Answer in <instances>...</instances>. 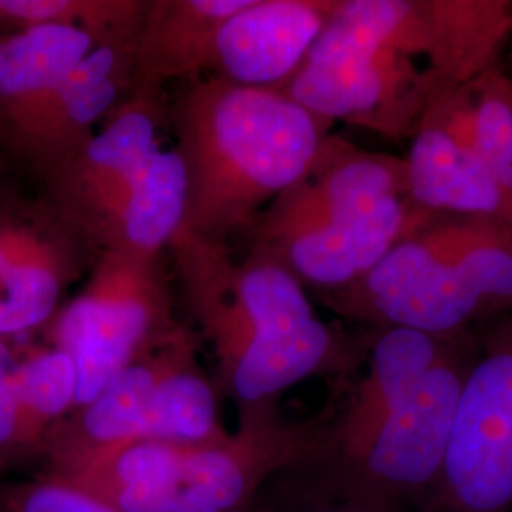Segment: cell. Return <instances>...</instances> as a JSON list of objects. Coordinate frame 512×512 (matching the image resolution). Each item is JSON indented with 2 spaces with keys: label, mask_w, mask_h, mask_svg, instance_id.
Listing matches in <instances>:
<instances>
[{
  "label": "cell",
  "mask_w": 512,
  "mask_h": 512,
  "mask_svg": "<svg viewBox=\"0 0 512 512\" xmlns=\"http://www.w3.org/2000/svg\"><path fill=\"white\" fill-rule=\"evenodd\" d=\"M169 112L186 169L181 232L215 245L247 236L310 173L329 139V120L287 95L217 76L184 84Z\"/></svg>",
  "instance_id": "6da1fadb"
},
{
  "label": "cell",
  "mask_w": 512,
  "mask_h": 512,
  "mask_svg": "<svg viewBox=\"0 0 512 512\" xmlns=\"http://www.w3.org/2000/svg\"><path fill=\"white\" fill-rule=\"evenodd\" d=\"M192 317L211 342L239 412L272 406L289 387L342 361L336 334L304 285L268 256L236 262L228 245L179 232L169 245Z\"/></svg>",
  "instance_id": "7a4b0ae2"
},
{
  "label": "cell",
  "mask_w": 512,
  "mask_h": 512,
  "mask_svg": "<svg viewBox=\"0 0 512 512\" xmlns=\"http://www.w3.org/2000/svg\"><path fill=\"white\" fill-rule=\"evenodd\" d=\"M171 131L164 90L137 88L40 190L101 253L162 256L186 215L183 156L164 145Z\"/></svg>",
  "instance_id": "3957f363"
},
{
  "label": "cell",
  "mask_w": 512,
  "mask_h": 512,
  "mask_svg": "<svg viewBox=\"0 0 512 512\" xmlns=\"http://www.w3.org/2000/svg\"><path fill=\"white\" fill-rule=\"evenodd\" d=\"M437 219L399 241L355 283L323 293L325 302L355 321L433 336H452L484 311L499 308V224Z\"/></svg>",
  "instance_id": "277c9868"
},
{
  "label": "cell",
  "mask_w": 512,
  "mask_h": 512,
  "mask_svg": "<svg viewBox=\"0 0 512 512\" xmlns=\"http://www.w3.org/2000/svg\"><path fill=\"white\" fill-rule=\"evenodd\" d=\"M183 327L173 313L162 256L101 253L84 289L48 325L50 346L71 355L76 365L74 410Z\"/></svg>",
  "instance_id": "5b68a950"
},
{
  "label": "cell",
  "mask_w": 512,
  "mask_h": 512,
  "mask_svg": "<svg viewBox=\"0 0 512 512\" xmlns=\"http://www.w3.org/2000/svg\"><path fill=\"white\" fill-rule=\"evenodd\" d=\"M511 27L501 0H340L315 42L397 50L454 92L495 67Z\"/></svg>",
  "instance_id": "8992f818"
},
{
  "label": "cell",
  "mask_w": 512,
  "mask_h": 512,
  "mask_svg": "<svg viewBox=\"0 0 512 512\" xmlns=\"http://www.w3.org/2000/svg\"><path fill=\"white\" fill-rule=\"evenodd\" d=\"M465 370L450 355L384 420L327 450L344 495L384 512L395 501L439 492Z\"/></svg>",
  "instance_id": "52a82bcc"
},
{
  "label": "cell",
  "mask_w": 512,
  "mask_h": 512,
  "mask_svg": "<svg viewBox=\"0 0 512 512\" xmlns=\"http://www.w3.org/2000/svg\"><path fill=\"white\" fill-rule=\"evenodd\" d=\"M101 251L42 190L0 192V340L48 327Z\"/></svg>",
  "instance_id": "ba28073f"
},
{
  "label": "cell",
  "mask_w": 512,
  "mask_h": 512,
  "mask_svg": "<svg viewBox=\"0 0 512 512\" xmlns=\"http://www.w3.org/2000/svg\"><path fill=\"white\" fill-rule=\"evenodd\" d=\"M437 495L450 512L512 507V317L465 370Z\"/></svg>",
  "instance_id": "9c48e42d"
},
{
  "label": "cell",
  "mask_w": 512,
  "mask_h": 512,
  "mask_svg": "<svg viewBox=\"0 0 512 512\" xmlns=\"http://www.w3.org/2000/svg\"><path fill=\"white\" fill-rule=\"evenodd\" d=\"M277 92L330 124L340 120L393 139L414 135L442 97L412 61L393 50L317 44Z\"/></svg>",
  "instance_id": "30bf717a"
},
{
  "label": "cell",
  "mask_w": 512,
  "mask_h": 512,
  "mask_svg": "<svg viewBox=\"0 0 512 512\" xmlns=\"http://www.w3.org/2000/svg\"><path fill=\"white\" fill-rule=\"evenodd\" d=\"M315 425L285 423L275 404L239 412V427L186 450L183 492L175 512H249L266 482L319 456Z\"/></svg>",
  "instance_id": "8fae6325"
},
{
  "label": "cell",
  "mask_w": 512,
  "mask_h": 512,
  "mask_svg": "<svg viewBox=\"0 0 512 512\" xmlns=\"http://www.w3.org/2000/svg\"><path fill=\"white\" fill-rule=\"evenodd\" d=\"M403 196H408L404 158L366 152L329 135L310 173L256 219L247 234L249 249L311 228L359 219Z\"/></svg>",
  "instance_id": "7c38bea8"
},
{
  "label": "cell",
  "mask_w": 512,
  "mask_h": 512,
  "mask_svg": "<svg viewBox=\"0 0 512 512\" xmlns=\"http://www.w3.org/2000/svg\"><path fill=\"white\" fill-rule=\"evenodd\" d=\"M137 37L97 42L65 74L21 135L12 152L14 164L40 181L90 143L103 120L137 88Z\"/></svg>",
  "instance_id": "4fadbf2b"
},
{
  "label": "cell",
  "mask_w": 512,
  "mask_h": 512,
  "mask_svg": "<svg viewBox=\"0 0 512 512\" xmlns=\"http://www.w3.org/2000/svg\"><path fill=\"white\" fill-rule=\"evenodd\" d=\"M194 355L196 336L183 327L124 368L93 401L71 412L48 433L38 454L44 461L42 475H69L114 448L141 439L156 385Z\"/></svg>",
  "instance_id": "5bb4252c"
},
{
  "label": "cell",
  "mask_w": 512,
  "mask_h": 512,
  "mask_svg": "<svg viewBox=\"0 0 512 512\" xmlns=\"http://www.w3.org/2000/svg\"><path fill=\"white\" fill-rule=\"evenodd\" d=\"M340 0H249L220 25L209 76L279 90L302 65Z\"/></svg>",
  "instance_id": "9a60e30c"
},
{
  "label": "cell",
  "mask_w": 512,
  "mask_h": 512,
  "mask_svg": "<svg viewBox=\"0 0 512 512\" xmlns=\"http://www.w3.org/2000/svg\"><path fill=\"white\" fill-rule=\"evenodd\" d=\"M437 217L403 196L359 219L311 228L249 253L279 262L302 285L332 293L368 274L399 241Z\"/></svg>",
  "instance_id": "2e32d148"
},
{
  "label": "cell",
  "mask_w": 512,
  "mask_h": 512,
  "mask_svg": "<svg viewBox=\"0 0 512 512\" xmlns=\"http://www.w3.org/2000/svg\"><path fill=\"white\" fill-rule=\"evenodd\" d=\"M408 198L456 219L492 220L512 232V190L439 122L423 118L404 158Z\"/></svg>",
  "instance_id": "e0dca14e"
},
{
  "label": "cell",
  "mask_w": 512,
  "mask_h": 512,
  "mask_svg": "<svg viewBox=\"0 0 512 512\" xmlns=\"http://www.w3.org/2000/svg\"><path fill=\"white\" fill-rule=\"evenodd\" d=\"M249 0H148L137 37V88L165 90L211 74L220 25ZM135 88V90H137Z\"/></svg>",
  "instance_id": "ac0fdd59"
},
{
  "label": "cell",
  "mask_w": 512,
  "mask_h": 512,
  "mask_svg": "<svg viewBox=\"0 0 512 512\" xmlns=\"http://www.w3.org/2000/svg\"><path fill=\"white\" fill-rule=\"evenodd\" d=\"M95 44L90 33L63 25L0 33V147L10 160L42 103Z\"/></svg>",
  "instance_id": "d6986e66"
},
{
  "label": "cell",
  "mask_w": 512,
  "mask_h": 512,
  "mask_svg": "<svg viewBox=\"0 0 512 512\" xmlns=\"http://www.w3.org/2000/svg\"><path fill=\"white\" fill-rule=\"evenodd\" d=\"M450 336L410 329H385L368 357L366 372L349 395L346 408L323 435L321 450H332L361 437L404 401L421 380L450 357Z\"/></svg>",
  "instance_id": "ffe728a7"
},
{
  "label": "cell",
  "mask_w": 512,
  "mask_h": 512,
  "mask_svg": "<svg viewBox=\"0 0 512 512\" xmlns=\"http://www.w3.org/2000/svg\"><path fill=\"white\" fill-rule=\"evenodd\" d=\"M186 450L162 440H131L57 480L92 494L114 511L175 512L183 492Z\"/></svg>",
  "instance_id": "44dd1931"
},
{
  "label": "cell",
  "mask_w": 512,
  "mask_h": 512,
  "mask_svg": "<svg viewBox=\"0 0 512 512\" xmlns=\"http://www.w3.org/2000/svg\"><path fill=\"white\" fill-rule=\"evenodd\" d=\"M423 118L448 129L512 190L511 78L492 67L458 90L442 95Z\"/></svg>",
  "instance_id": "7402d4cb"
},
{
  "label": "cell",
  "mask_w": 512,
  "mask_h": 512,
  "mask_svg": "<svg viewBox=\"0 0 512 512\" xmlns=\"http://www.w3.org/2000/svg\"><path fill=\"white\" fill-rule=\"evenodd\" d=\"M226 433L219 418L217 389L203 374L194 355L175 366L156 385L141 439L198 448L222 439Z\"/></svg>",
  "instance_id": "603a6c76"
},
{
  "label": "cell",
  "mask_w": 512,
  "mask_h": 512,
  "mask_svg": "<svg viewBox=\"0 0 512 512\" xmlns=\"http://www.w3.org/2000/svg\"><path fill=\"white\" fill-rule=\"evenodd\" d=\"M147 6L148 0H0V33L63 25L103 42L139 33Z\"/></svg>",
  "instance_id": "cb8c5ba5"
},
{
  "label": "cell",
  "mask_w": 512,
  "mask_h": 512,
  "mask_svg": "<svg viewBox=\"0 0 512 512\" xmlns=\"http://www.w3.org/2000/svg\"><path fill=\"white\" fill-rule=\"evenodd\" d=\"M16 387L38 458L48 433L76 408V365L71 355L54 346L19 351Z\"/></svg>",
  "instance_id": "d4e9b609"
},
{
  "label": "cell",
  "mask_w": 512,
  "mask_h": 512,
  "mask_svg": "<svg viewBox=\"0 0 512 512\" xmlns=\"http://www.w3.org/2000/svg\"><path fill=\"white\" fill-rule=\"evenodd\" d=\"M0 512H118L92 494L52 476L0 490Z\"/></svg>",
  "instance_id": "484cf974"
},
{
  "label": "cell",
  "mask_w": 512,
  "mask_h": 512,
  "mask_svg": "<svg viewBox=\"0 0 512 512\" xmlns=\"http://www.w3.org/2000/svg\"><path fill=\"white\" fill-rule=\"evenodd\" d=\"M19 349L14 342L0 340V467L35 458L37 446L29 435L16 387Z\"/></svg>",
  "instance_id": "4316f807"
},
{
  "label": "cell",
  "mask_w": 512,
  "mask_h": 512,
  "mask_svg": "<svg viewBox=\"0 0 512 512\" xmlns=\"http://www.w3.org/2000/svg\"><path fill=\"white\" fill-rule=\"evenodd\" d=\"M249 512H380L372 507H366L363 503L351 499L348 495H340L336 499H317V501H306L296 507H287V509H266L256 505L251 507Z\"/></svg>",
  "instance_id": "83f0119b"
},
{
  "label": "cell",
  "mask_w": 512,
  "mask_h": 512,
  "mask_svg": "<svg viewBox=\"0 0 512 512\" xmlns=\"http://www.w3.org/2000/svg\"><path fill=\"white\" fill-rule=\"evenodd\" d=\"M12 160L8 158V154L0 147V192L8 186V173L12 169Z\"/></svg>",
  "instance_id": "f1b7e54d"
}]
</instances>
